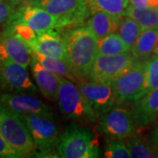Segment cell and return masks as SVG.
<instances>
[{"label": "cell", "instance_id": "20", "mask_svg": "<svg viewBox=\"0 0 158 158\" xmlns=\"http://www.w3.org/2000/svg\"><path fill=\"white\" fill-rule=\"evenodd\" d=\"M126 15L132 18L142 29L158 30V12L152 6H135L129 5Z\"/></svg>", "mask_w": 158, "mask_h": 158}, {"label": "cell", "instance_id": "36", "mask_svg": "<svg viewBox=\"0 0 158 158\" xmlns=\"http://www.w3.org/2000/svg\"><path fill=\"white\" fill-rule=\"evenodd\" d=\"M156 11H157V12H158V6L156 7Z\"/></svg>", "mask_w": 158, "mask_h": 158}, {"label": "cell", "instance_id": "24", "mask_svg": "<svg viewBox=\"0 0 158 158\" xmlns=\"http://www.w3.org/2000/svg\"><path fill=\"white\" fill-rule=\"evenodd\" d=\"M130 52V48L117 33L98 39V55H116Z\"/></svg>", "mask_w": 158, "mask_h": 158}, {"label": "cell", "instance_id": "26", "mask_svg": "<svg viewBox=\"0 0 158 158\" xmlns=\"http://www.w3.org/2000/svg\"><path fill=\"white\" fill-rule=\"evenodd\" d=\"M4 32L13 34L14 36L18 37L25 43H27L30 47L31 49L35 45L37 39H38V35H39L34 29L30 27L26 24H23V23L6 24Z\"/></svg>", "mask_w": 158, "mask_h": 158}, {"label": "cell", "instance_id": "25", "mask_svg": "<svg viewBox=\"0 0 158 158\" xmlns=\"http://www.w3.org/2000/svg\"><path fill=\"white\" fill-rule=\"evenodd\" d=\"M142 30L143 29L141 28V26L129 16L124 15L119 19L118 34L124 40L125 43L129 47L130 49L132 46L135 44L136 40L138 39Z\"/></svg>", "mask_w": 158, "mask_h": 158}, {"label": "cell", "instance_id": "37", "mask_svg": "<svg viewBox=\"0 0 158 158\" xmlns=\"http://www.w3.org/2000/svg\"><path fill=\"white\" fill-rule=\"evenodd\" d=\"M158 124V120H156V125Z\"/></svg>", "mask_w": 158, "mask_h": 158}, {"label": "cell", "instance_id": "38", "mask_svg": "<svg viewBox=\"0 0 158 158\" xmlns=\"http://www.w3.org/2000/svg\"><path fill=\"white\" fill-rule=\"evenodd\" d=\"M0 95H1V94H0Z\"/></svg>", "mask_w": 158, "mask_h": 158}, {"label": "cell", "instance_id": "12", "mask_svg": "<svg viewBox=\"0 0 158 158\" xmlns=\"http://www.w3.org/2000/svg\"><path fill=\"white\" fill-rule=\"evenodd\" d=\"M29 4L63 18L71 25L81 23L89 16L85 0H33Z\"/></svg>", "mask_w": 158, "mask_h": 158}, {"label": "cell", "instance_id": "10", "mask_svg": "<svg viewBox=\"0 0 158 158\" xmlns=\"http://www.w3.org/2000/svg\"><path fill=\"white\" fill-rule=\"evenodd\" d=\"M27 67L13 61L0 62V90L35 94L37 88L29 77Z\"/></svg>", "mask_w": 158, "mask_h": 158}, {"label": "cell", "instance_id": "18", "mask_svg": "<svg viewBox=\"0 0 158 158\" xmlns=\"http://www.w3.org/2000/svg\"><path fill=\"white\" fill-rule=\"evenodd\" d=\"M119 19L120 17L114 16L106 11H92L87 17L86 27L98 39L113 33H117Z\"/></svg>", "mask_w": 158, "mask_h": 158}, {"label": "cell", "instance_id": "22", "mask_svg": "<svg viewBox=\"0 0 158 158\" xmlns=\"http://www.w3.org/2000/svg\"><path fill=\"white\" fill-rule=\"evenodd\" d=\"M130 153V157L133 158H155L158 157V147L151 140L148 141L140 135L128 137L126 142Z\"/></svg>", "mask_w": 158, "mask_h": 158}, {"label": "cell", "instance_id": "17", "mask_svg": "<svg viewBox=\"0 0 158 158\" xmlns=\"http://www.w3.org/2000/svg\"><path fill=\"white\" fill-rule=\"evenodd\" d=\"M48 56H53L67 62V52L63 37L56 30H51L38 35V39L32 48Z\"/></svg>", "mask_w": 158, "mask_h": 158}, {"label": "cell", "instance_id": "11", "mask_svg": "<svg viewBox=\"0 0 158 158\" xmlns=\"http://www.w3.org/2000/svg\"><path fill=\"white\" fill-rule=\"evenodd\" d=\"M77 84L81 93L98 117L118 106L116 94L111 84L86 82L83 79H77Z\"/></svg>", "mask_w": 158, "mask_h": 158}, {"label": "cell", "instance_id": "6", "mask_svg": "<svg viewBox=\"0 0 158 158\" xmlns=\"http://www.w3.org/2000/svg\"><path fill=\"white\" fill-rule=\"evenodd\" d=\"M23 120L28 127L29 132L33 137L36 154L46 156L49 155L56 146L59 135V129L53 115H40V114H20Z\"/></svg>", "mask_w": 158, "mask_h": 158}, {"label": "cell", "instance_id": "2", "mask_svg": "<svg viewBox=\"0 0 158 158\" xmlns=\"http://www.w3.org/2000/svg\"><path fill=\"white\" fill-rule=\"evenodd\" d=\"M58 157L95 158L100 156L98 137L89 128L73 122L65 128L56 142Z\"/></svg>", "mask_w": 158, "mask_h": 158}, {"label": "cell", "instance_id": "8", "mask_svg": "<svg viewBox=\"0 0 158 158\" xmlns=\"http://www.w3.org/2000/svg\"><path fill=\"white\" fill-rule=\"evenodd\" d=\"M136 61L129 52L108 56L97 55L88 78L93 82L112 84L128 70Z\"/></svg>", "mask_w": 158, "mask_h": 158}, {"label": "cell", "instance_id": "31", "mask_svg": "<svg viewBox=\"0 0 158 158\" xmlns=\"http://www.w3.org/2000/svg\"><path fill=\"white\" fill-rule=\"evenodd\" d=\"M150 140L156 147H158V124L156 126V127L151 132Z\"/></svg>", "mask_w": 158, "mask_h": 158}, {"label": "cell", "instance_id": "28", "mask_svg": "<svg viewBox=\"0 0 158 158\" xmlns=\"http://www.w3.org/2000/svg\"><path fill=\"white\" fill-rule=\"evenodd\" d=\"M147 93L158 87V56L155 55L146 60Z\"/></svg>", "mask_w": 158, "mask_h": 158}, {"label": "cell", "instance_id": "7", "mask_svg": "<svg viewBox=\"0 0 158 158\" xmlns=\"http://www.w3.org/2000/svg\"><path fill=\"white\" fill-rule=\"evenodd\" d=\"M10 23L26 24L34 29L38 34L71 25L67 19L55 16L48 11L31 4H26L17 7L15 12L6 24Z\"/></svg>", "mask_w": 158, "mask_h": 158}, {"label": "cell", "instance_id": "27", "mask_svg": "<svg viewBox=\"0 0 158 158\" xmlns=\"http://www.w3.org/2000/svg\"><path fill=\"white\" fill-rule=\"evenodd\" d=\"M104 156L107 158H129L130 153L122 139L106 136L105 138Z\"/></svg>", "mask_w": 158, "mask_h": 158}, {"label": "cell", "instance_id": "35", "mask_svg": "<svg viewBox=\"0 0 158 158\" xmlns=\"http://www.w3.org/2000/svg\"><path fill=\"white\" fill-rule=\"evenodd\" d=\"M154 55H157L158 56V37L156 41V45H155V48H154Z\"/></svg>", "mask_w": 158, "mask_h": 158}, {"label": "cell", "instance_id": "13", "mask_svg": "<svg viewBox=\"0 0 158 158\" xmlns=\"http://www.w3.org/2000/svg\"><path fill=\"white\" fill-rule=\"evenodd\" d=\"M0 105L20 114H55L53 108L31 93H10L0 95Z\"/></svg>", "mask_w": 158, "mask_h": 158}, {"label": "cell", "instance_id": "4", "mask_svg": "<svg viewBox=\"0 0 158 158\" xmlns=\"http://www.w3.org/2000/svg\"><path fill=\"white\" fill-rule=\"evenodd\" d=\"M0 133L24 157L36 154V147L20 113L0 105Z\"/></svg>", "mask_w": 158, "mask_h": 158}, {"label": "cell", "instance_id": "19", "mask_svg": "<svg viewBox=\"0 0 158 158\" xmlns=\"http://www.w3.org/2000/svg\"><path fill=\"white\" fill-rule=\"evenodd\" d=\"M158 37V30L143 29L132 46L130 53L137 61H146L154 54V48Z\"/></svg>", "mask_w": 158, "mask_h": 158}, {"label": "cell", "instance_id": "15", "mask_svg": "<svg viewBox=\"0 0 158 158\" xmlns=\"http://www.w3.org/2000/svg\"><path fill=\"white\" fill-rule=\"evenodd\" d=\"M131 112L138 127L156 123L158 120V87L135 102Z\"/></svg>", "mask_w": 158, "mask_h": 158}, {"label": "cell", "instance_id": "32", "mask_svg": "<svg viewBox=\"0 0 158 158\" xmlns=\"http://www.w3.org/2000/svg\"><path fill=\"white\" fill-rule=\"evenodd\" d=\"M130 5L135 6H149L148 0H129Z\"/></svg>", "mask_w": 158, "mask_h": 158}, {"label": "cell", "instance_id": "1", "mask_svg": "<svg viewBox=\"0 0 158 158\" xmlns=\"http://www.w3.org/2000/svg\"><path fill=\"white\" fill-rule=\"evenodd\" d=\"M62 37L72 73L77 79L89 77L98 55V38L87 27L69 29Z\"/></svg>", "mask_w": 158, "mask_h": 158}, {"label": "cell", "instance_id": "29", "mask_svg": "<svg viewBox=\"0 0 158 158\" xmlns=\"http://www.w3.org/2000/svg\"><path fill=\"white\" fill-rule=\"evenodd\" d=\"M0 157L5 158H20L24 157L20 153L11 147L9 142L0 133Z\"/></svg>", "mask_w": 158, "mask_h": 158}, {"label": "cell", "instance_id": "23", "mask_svg": "<svg viewBox=\"0 0 158 158\" xmlns=\"http://www.w3.org/2000/svg\"><path fill=\"white\" fill-rule=\"evenodd\" d=\"M85 4L89 15L92 11H103L121 17L126 15L130 2L129 0H85Z\"/></svg>", "mask_w": 158, "mask_h": 158}, {"label": "cell", "instance_id": "5", "mask_svg": "<svg viewBox=\"0 0 158 158\" xmlns=\"http://www.w3.org/2000/svg\"><path fill=\"white\" fill-rule=\"evenodd\" d=\"M113 85L118 106L135 103L147 93L146 61L135 63L111 84Z\"/></svg>", "mask_w": 158, "mask_h": 158}, {"label": "cell", "instance_id": "9", "mask_svg": "<svg viewBox=\"0 0 158 158\" xmlns=\"http://www.w3.org/2000/svg\"><path fill=\"white\" fill-rule=\"evenodd\" d=\"M137 126L132 112L116 106L99 117L98 131L106 136L125 139L135 135Z\"/></svg>", "mask_w": 158, "mask_h": 158}, {"label": "cell", "instance_id": "34", "mask_svg": "<svg viewBox=\"0 0 158 158\" xmlns=\"http://www.w3.org/2000/svg\"><path fill=\"white\" fill-rule=\"evenodd\" d=\"M148 4H149V6L156 8L158 6V0H148Z\"/></svg>", "mask_w": 158, "mask_h": 158}, {"label": "cell", "instance_id": "3", "mask_svg": "<svg viewBox=\"0 0 158 158\" xmlns=\"http://www.w3.org/2000/svg\"><path fill=\"white\" fill-rule=\"evenodd\" d=\"M57 105L65 118L76 119L83 123L95 122L99 117L83 96L78 86L73 81L60 77V86L57 96Z\"/></svg>", "mask_w": 158, "mask_h": 158}, {"label": "cell", "instance_id": "33", "mask_svg": "<svg viewBox=\"0 0 158 158\" xmlns=\"http://www.w3.org/2000/svg\"><path fill=\"white\" fill-rule=\"evenodd\" d=\"M32 1H33V0H10V2H11V4L15 6L16 8L19 7V6H22V5L29 4V3H31Z\"/></svg>", "mask_w": 158, "mask_h": 158}, {"label": "cell", "instance_id": "14", "mask_svg": "<svg viewBox=\"0 0 158 158\" xmlns=\"http://www.w3.org/2000/svg\"><path fill=\"white\" fill-rule=\"evenodd\" d=\"M13 61L28 66L32 61V49L27 43L13 34H0V62Z\"/></svg>", "mask_w": 158, "mask_h": 158}, {"label": "cell", "instance_id": "30", "mask_svg": "<svg viewBox=\"0 0 158 158\" xmlns=\"http://www.w3.org/2000/svg\"><path fill=\"white\" fill-rule=\"evenodd\" d=\"M16 7L10 0H0V27L6 25L15 12Z\"/></svg>", "mask_w": 158, "mask_h": 158}, {"label": "cell", "instance_id": "16", "mask_svg": "<svg viewBox=\"0 0 158 158\" xmlns=\"http://www.w3.org/2000/svg\"><path fill=\"white\" fill-rule=\"evenodd\" d=\"M30 65L40 91L46 98L51 101H56L61 76L44 68L33 57Z\"/></svg>", "mask_w": 158, "mask_h": 158}, {"label": "cell", "instance_id": "21", "mask_svg": "<svg viewBox=\"0 0 158 158\" xmlns=\"http://www.w3.org/2000/svg\"><path fill=\"white\" fill-rule=\"evenodd\" d=\"M32 57L47 69L77 83V78L72 73L68 62L66 61L56 58V57L48 56L40 52L33 50H32Z\"/></svg>", "mask_w": 158, "mask_h": 158}]
</instances>
